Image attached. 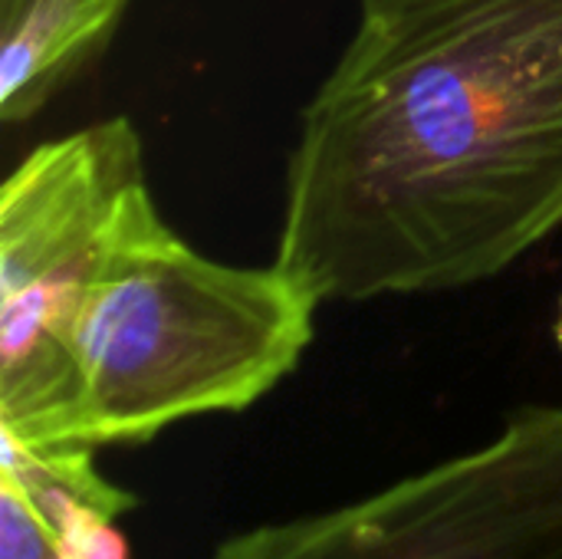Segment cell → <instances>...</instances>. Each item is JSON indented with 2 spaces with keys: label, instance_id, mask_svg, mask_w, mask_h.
<instances>
[{
  "label": "cell",
  "instance_id": "obj_3",
  "mask_svg": "<svg viewBox=\"0 0 562 559\" xmlns=\"http://www.w3.org/2000/svg\"><path fill=\"white\" fill-rule=\"evenodd\" d=\"M155 211L142 138L109 119L36 145L0 188V435L56 448L79 316L119 241Z\"/></svg>",
  "mask_w": 562,
  "mask_h": 559
},
{
  "label": "cell",
  "instance_id": "obj_6",
  "mask_svg": "<svg viewBox=\"0 0 562 559\" xmlns=\"http://www.w3.org/2000/svg\"><path fill=\"white\" fill-rule=\"evenodd\" d=\"M0 559H72L40 504L0 474Z\"/></svg>",
  "mask_w": 562,
  "mask_h": 559
},
{
  "label": "cell",
  "instance_id": "obj_1",
  "mask_svg": "<svg viewBox=\"0 0 562 559\" xmlns=\"http://www.w3.org/2000/svg\"><path fill=\"white\" fill-rule=\"evenodd\" d=\"M562 227V0H359L290 155L277 267L326 300L504 273Z\"/></svg>",
  "mask_w": 562,
  "mask_h": 559
},
{
  "label": "cell",
  "instance_id": "obj_2",
  "mask_svg": "<svg viewBox=\"0 0 562 559\" xmlns=\"http://www.w3.org/2000/svg\"><path fill=\"white\" fill-rule=\"evenodd\" d=\"M319 300L277 264L191 250L158 214L115 247L72 339V395L56 448L145 445L273 392L313 343Z\"/></svg>",
  "mask_w": 562,
  "mask_h": 559
},
{
  "label": "cell",
  "instance_id": "obj_4",
  "mask_svg": "<svg viewBox=\"0 0 562 559\" xmlns=\"http://www.w3.org/2000/svg\"><path fill=\"white\" fill-rule=\"evenodd\" d=\"M207 559H562V405L356 501L267 521Z\"/></svg>",
  "mask_w": 562,
  "mask_h": 559
},
{
  "label": "cell",
  "instance_id": "obj_5",
  "mask_svg": "<svg viewBox=\"0 0 562 559\" xmlns=\"http://www.w3.org/2000/svg\"><path fill=\"white\" fill-rule=\"evenodd\" d=\"M128 0H0V119L26 122L115 33Z\"/></svg>",
  "mask_w": 562,
  "mask_h": 559
},
{
  "label": "cell",
  "instance_id": "obj_7",
  "mask_svg": "<svg viewBox=\"0 0 562 559\" xmlns=\"http://www.w3.org/2000/svg\"><path fill=\"white\" fill-rule=\"evenodd\" d=\"M557 343L562 346V306H560V323H557Z\"/></svg>",
  "mask_w": 562,
  "mask_h": 559
}]
</instances>
